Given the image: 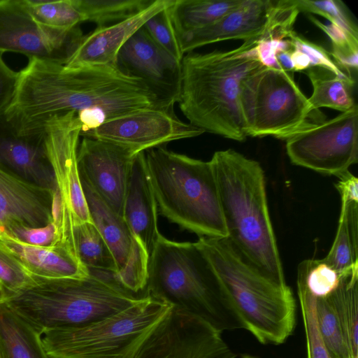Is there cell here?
Segmentation results:
<instances>
[{"mask_svg":"<svg viewBox=\"0 0 358 358\" xmlns=\"http://www.w3.org/2000/svg\"><path fill=\"white\" fill-rule=\"evenodd\" d=\"M19 73L15 96L6 111L22 121L73 113L82 125L80 136L138 110L166 108L143 80L115 65L67 67L29 59Z\"/></svg>","mask_w":358,"mask_h":358,"instance_id":"1","label":"cell"},{"mask_svg":"<svg viewBox=\"0 0 358 358\" xmlns=\"http://www.w3.org/2000/svg\"><path fill=\"white\" fill-rule=\"evenodd\" d=\"M209 162L227 238L262 275L278 286L287 287L270 219L262 166L232 149L215 152Z\"/></svg>","mask_w":358,"mask_h":358,"instance_id":"2","label":"cell"},{"mask_svg":"<svg viewBox=\"0 0 358 358\" xmlns=\"http://www.w3.org/2000/svg\"><path fill=\"white\" fill-rule=\"evenodd\" d=\"M145 292L221 333L245 329L196 243L174 241L160 234L149 259Z\"/></svg>","mask_w":358,"mask_h":358,"instance_id":"3","label":"cell"},{"mask_svg":"<svg viewBox=\"0 0 358 358\" xmlns=\"http://www.w3.org/2000/svg\"><path fill=\"white\" fill-rule=\"evenodd\" d=\"M179 108L189 123L203 130L242 141L247 137L240 107L242 81L264 66L237 48L183 57Z\"/></svg>","mask_w":358,"mask_h":358,"instance_id":"4","label":"cell"},{"mask_svg":"<svg viewBox=\"0 0 358 358\" xmlns=\"http://www.w3.org/2000/svg\"><path fill=\"white\" fill-rule=\"evenodd\" d=\"M83 279L40 278L5 302L41 335L82 327L123 310L147 295L124 288L111 272L89 269Z\"/></svg>","mask_w":358,"mask_h":358,"instance_id":"5","label":"cell"},{"mask_svg":"<svg viewBox=\"0 0 358 358\" xmlns=\"http://www.w3.org/2000/svg\"><path fill=\"white\" fill-rule=\"evenodd\" d=\"M249 331L262 344L280 345L292 334L296 303L289 286L262 275L227 238L200 237L195 242Z\"/></svg>","mask_w":358,"mask_h":358,"instance_id":"6","label":"cell"},{"mask_svg":"<svg viewBox=\"0 0 358 358\" xmlns=\"http://www.w3.org/2000/svg\"><path fill=\"white\" fill-rule=\"evenodd\" d=\"M144 154L160 214L200 237L227 238L210 162L162 146Z\"/></svg>","mask_w":358,"mask_h":358,"instance_id":"7","label":"cell"},{"mask_svg":"<svg viewBox=\"0 0 358 358\" xmlns=\"http://www.w3.org/2000/svg\"><path fill=\"white\" fill-rule=\"evenodd\" d=\"M171 306L146 295L135 304L96 322L44 333L50 358H133Z\"/></svg>","mask_w":358,"mask_h":358,"instance_id":"8","label":"cell"},{"mask_svg":"<svg viewBox=\"0 0 358 358\" xmlns=\"http://www.w3.org/2000/svg\"><path fill=\"white\" fill-rule=\"evenodd\" d=\"M240 107L247 136L287 138L316 122L293 72L262 66L241 83Z\"/></svg>","mask_w":358,"mask_h":358,"instance_id":"9","label":"cell"},{"mask_svg":"<svg viewBox=\"0 0 358 358\" xmlns=\"http://www.w3.org/2000/svg\"><path fill=\"white\" fill-rule=\"evenodd\" d=\"M291 162L336 177L358 162V107L311 124L286 139Z\"/></svg>","mask_w":358,"mask_h":358,"instance_id":"10","label":"cell"},{"mask_svg":"<svg viewBox=\"0 0 358 358\" xmlns=\"http://www.w3.org/2000/svg\"><path fill=\"white\" fill-rule=\"evenodd\" d=\"M84 36L79 26L58 29L38 22L23 0L0 1L1 53L17 52L65 65Z\"/></svg>","mask_w":358,"mask_h":358,"instance_id":"11","label":"cell"},{"mask_svg":"<svg viewBox=\"0 0 358 358\" xmlns=\"http://www.w3.org/2000/svg\"><path fill=\"white\" fill-rule=\"evenodd\" d=\"M57 115L22 121L0 114V167L36 185L57 191L48 156Z\"/></svg>","mask_w":358,"mask_h":358,"instance_id":"12","label":"cell"},{"mask_svg":"<svg viewBox=\"0 0 358 358\" xmlns=\"http://www.w3.org/2000/svg\"><path fill=\"white\" fill-rule=\"evenodd\" d=\"M221 332L205 321L171 307L133 358H236Z\"/></svg>","mask_w":358,"mask_h":358,"instance_id":"13","label":"cell"},{"mask_svg":"<svg viewBox=\"0 0 358 358\" xmlns=\"http://www.w3.org/2000/svg\"><path fill=\"white\" fill-rule=\"evenodd\" d=\"M204 131L181 121L173 109L148 108L109 120L81 135L124 147L137 155Z\"/></svg>","mask_w":358,"mask_h":358,"instance_id":"14","label":"cell"},{"mask_svg":"<svg viewBox=\"0 0 358 358\" xmlns=\"http://www.w3.org/2000/svg\"><path fill=\"white\" fill-rule=\"evenodd\" d=\"M81 184L92 222L110 248L115 261V274L129 291H145L150 257L122 217L113 211L82 178Z\"/></svg>","mask_w":358,"mask_h":358,"instance_id":"15","label":"cell"},{"mask_svg":"<svg viewBox=\"0 0 358 358\" xmlns=\"http://www.w3.org/2000/svg\"><path fill=\"white\" fill-rule=\"evenodd\" d=\"M82 125L73 113L58 115L48 146L57 191L62 201L59 217L73 226L92 222L77 162Z\"/></svg>","mask_w":358,"mask_h":358,"instance_id":"16","label":"cell"},{"mask_svg":"<svg viewBox=\"0 0 358 358\" xmlns=\"http://www.w3.org/2000/svg\"><path fill=\"white\" fill-rule=\"evenodd\" d=\"M115 66L124 73L143 80L165 108L173 109L178 102L181 62L155 43L143 27L121 48Z\"/></svg>","mask_w":358,"mask_h":358,"instance_id":"17","label":"cell"},{"mask_svg":"<svg viewBox=\"0 0 358 358\" xmlns=\"http://www.w3.org/2000/svg\"><path fill=\"white\" fill-rule=\"evenodd\" d=\"M137 155L118 145L88 137H83L78 147L80 178L121 217L132 165Z\"/></svg>","mask_w":358,"mask_h":358,"instance_id":"18","label":"cell"},{"mask_svg":"<svg viewBox=\"0 0 358 358\" xmlns=\"http://www.w3.org/2000/svg\"><path fill=\"white\" fill-rule=\"evenodd\" d=\"M56 192L0 167V230L13 224L43 227L54 222Z\"/></svg>","mask_w":358,"mask_h":358,"instance_id":"19","label":"cell"},{"mask_svg":"<svg viewBox=\"0 0 358 358\" xmlns=\"http://www.w3.org/2000/svg\"><path fill=\"white\" fill-rule=\"evenodd\" d=\"M173 0H155L150 6L119 22L96 27L84 36L76 50L65 64L67 67L115 65L123 45L156 13Z\"/></svg>","mask_w":358,"mask_h":358,"instance_id":"20","label":"cell"},{"mask_svg":"<svg viewBox=\"0 0 358 358\" xmlns=\"http://www.w3.org/2000/svg\"><path fill=\"white\" fill-rule=\"evenodd\" d=\"M272 0H243L241 3L215 22L185 33L178 38L184 54L201 46L232 39L243 41L259 34L266 25Z\"/></svg>","mask_w":358,"mask_h":358,"instance_id":"21","label":"cell"},{"mask_svg":"<svg viewBox=\"0 0 358 358\" xmlns=\"http://www.w3.org/2000/svg\"><path fill=\"white\" fill-rule=\"evenodd\" d=\"M122 217L150 257L161 234L157 204L147 172L144 152L134 161L124 201Z\"/></svg>","mask_w":358,"mask_h":358,"instance_id":"22","label":"cell"},{"mask_svg":"<svg viewBox=\"0 0 358 358\" xmlns=\"http://www.w3.org/2000/svg\"><path fill=\"white\" fill-rule=\"evenodd\" d=\"M0 239L28 272L36 278L48 280L83 279L89 275V269L66 244L57 243L48 247L32 246L4 234L0 235Z\"/></svg>","mask_w":358,"mask_h":358,"instance_id":"23","label":"cell"},{"mask_svg":"<svg viewBox=\"0 0 358 358\" xmlns=\"http://www.w3.org/2000/svg\"><path fill=\"white\" fill-rule=\"evenodd\" d=\"M341 201L336 236L323 259L341 273L358 271V201Z\"/></svg>","mask_w":358,"mask_h":358,"instance_id":"24","label":"cell"},{"mask_svg":"<svg viewBox=\"0 0 358 358\" xmlns=\"http://www.w3.org/2000/svg\"><path fill=\"white\" fill-rule=\"evenodd\" d=\"M242 1L243 0H173L168 10L178 38L182 34L215 22L238 7Z\"/></svg>","mask_w":358,"mask_h":358,"instance_id":"25","label":"cell"},{"mask_svg":"<svg viewBox=\"0 0 358 358\" xmlns=\"http://www.w3.org/2000/svg\"><path fill=\"white\" fill-rule=\"evenodd\" d=\"M0 334L8 358H50L41 334L6 303L0 304Z\"/></svg>","mask_w":358,"mask_h":358,"instance_id":"26","label":"cell"},{"mask_svg":"<svg viewBox=\"0 0 358 358\" xmlns=\"http://www.w3.org/2000/svg\"><path fill=\"white\" fill-rule=\"evenodd\" d=\"M303 72L313 87V93L308 99L313 110L329 108L343 113L356 104L352 94L354 80L342 78L318 66H311Z\"/></svg>","mask_w":358,"mask_h":358,"instance_id":"27","label":"cell"},{"mask_svg":"<svg viewBox=\"0 0 358 358\" xmlns=\"http://www.w3.org/2000/svg\"><path fill=\"white\" fill-rule=\"evenodd\" d=\"M348 341L352 358H358V271L343 274L329 294Z\"/></svg>","mask_w":358,"mask_h":358,"instance_id":"28","label":"cell"},{"mask_svg":"<svg viewBox=\"0 0 358 358\" xmlns=\"http://www.w3.org/2000/svg\"><path fill=\"white\" fill-rule=\"evenodd\" d=\"M73 237L76 254L87 268L115 274L116 264L111 250L92 222L74 226Z\"/></svg>","mask_w":358,"mask_h":358,"instance_id":"29","label":"cell"},{"mask_svg":"<svg viewBox=\"0 0 358 358\" xmlns=\"http://www.w3.org/2000/svg\"><path fill=\"white\" fill-rule=\"evenodd\" d=\"M83 22L96 27L127 19L150 6L155 0H73Z\"/></svg>","mask_w":358,"mask_h":358,"instance_id":"30","label":"cell"},{"mask_svg":"<svg viewBox=\"0 0 358 358\" xmlns=\"http://www.w3.org/2000/svg\"><path fill=\"white\" fill-rule=\"evenodd\" d=\"M314 298L317 327L330 354L333 358H352L345 333L329 294Z\"/></svg>","mask_w":358,"mask_h":358,"instance_id":"31","label":"cell"},{"mask_svg":"<svg viewBox=\"0 0 358 358\" xmlns=\"http://www.w3.org/2000/svg\"><path fill=\"white\" fill-rule=\"evenodd\" d=\"M27 10L38 22L54 29H68L83 22L73 0H23Z\"/></svg>","mask_w":358,"mask_h":358,"instance_id":"32","label":"cell"},{"mask_svg":"<svg viewBox=\"0 0 358 358\" xmlns=\"http://www.w3.org/2000/svg\"><path fill=\"white\" fill-rule=\"evenodd\" d=\"M40 278L32 275L0 239V285L7 299L36 285Z\"/></svg>","mask_w":358,"mask_h":358,"instance_id":"33","label":"cell"},{"mask_svg":"<svg viewBox=\"0 0 358 358\" xmlns=\"http://www.w3.org/2000/svg\"><path fill=\"white\" fill-rule=\"evenodd\" d=\"M296 284L305 331L307 358H333L317 327L315 298L301 282L296 280Z\"/></svg>","mask_w":358,"mask_h":358,"instance_id":"34","label":"cell"},{"mask_svg":"<svg viewBox=\"0 0 358 358\" xmlns=\"http://www.w3.org/2000/svg\"><path fill=\"white\" fill-rule=\"evenodd\" d=\"M299 12L317 14L327 18L343 29L349 36L358 41L357 25L348 13L345 5L340 0H294Z\"/></svg>","mask_w":358,"mask_h":358,"instance_id":"35","label":"cell"},{"mask_svg":"<svg viewBox=\"0 0 358 358\" xmlns=\"http://www.w3.org/2000/svg\"><path fill=\"white\" fill-rule=\"evenodd\" d=\"M168 7L150 17L144 24L143 28L155 43L175 59L181 62L184 55L180 50Z\"/></svg>","mask_w":358,"mask_h":358,"instance_id":"36","label":"cell"},{"mask_svg":"<svg viewBox=\"0 0 358 358\" xmlns=\"http://www.w3.org/2000/svg\"><path fill=\"white\" fill-rule=\"evenodd\" d=\"M4 234L22 243L32 245L48 247L58 241V229L55 222L43 227H29L13 224L0 230V235Z\"/></svg>","mask_w":358,"mask_h":358,"instance_id":"37","label":"cell"},{"mask_svg":"<svg viewBox=\"0 0 358 358\" xmlns=\"http://www.w3.org/2000/svg\"><path fill=\"white\" fill-rule=\"evenodd\" d=\"M289 39L295 50L303 52L308 57L310 67H322L342 78L354 80L352 76L344 71L337 65L330 52L322 46L308 41L297 34L294 31L291 34Z\"/></svg>","mask_w":358,"mask_h":358,"instance_id":"38","label":"cell"},{"mask_svg":"<svg viewBox=\"0 0 358 358\" xmlns=\"http://www.w3.org/2000/svg\"><path fill=\"white\" fill-rule=\"evenodd\" d=\"M0 52V114L12 103L16 94L20 73L11 69L3 61Z\"/></svg>","mask_w":358,"mask_h":358,"instance_id":"39","label":"cell"},{"mask_svg":"<svg viewBox=\"0 0 358 358\" xmlns=\"http://www.w3.org/2000/svg\"><path fill=\"white\" fill-rule=\"evenodd\" d=\"M337 65L352 76V71H357L358 68V47L350 45H332L329 52Z\"/></svg>","mask_w":358,"mask_h":358,"instance_id":"40","label":"cell"},{"mask_svg":"<svg viewBox=\"0 0 358 358\" xmlns=\"http://www.w3.org/2000/svg\"><path fill=\"white\" fill-rule=\"evenodd\" d=\"M309 20L330 38L332 45L345 46L350 45L358 47V41L352 39L343 29L334 24H326L311 15H308Z\"/></svg>","mask_w":358,"mask_h":358,"instance_id":"41","label":"cell"},{"mask_svg":"<svg viewBox=\"0 0 358 358\" xmlns=\"http://www.w3.org/2000/svg\"><path fill=\"white\" fill-rule=\"evenodd\" d=\"M292 62L294 71H304L310 67L308 57L303 52L294 48L292 52Z\"/></svg>","mask_w":358,"mask_h":358,"instance_id":"42","label":"cell"},{"mask_svg":"<svg viewBox=\"0 0 358 358\" xmlns=\"http://www.w3.org/2000/svg\"><path fill=\"white\" fill-rule=\"evenodd\" d=\"M293 49L279 52L276 55V59L280 68L285 71L294 72V66L292 62V52Z\"/></svg>","mask_w":358,"mask_h":358,"instance_id":"43","label":"cell"},{"mask_svg":"<svg viewBox=\"0 0 358 358\" xmlns=\"http://www.w3.org/2000/svg\"><path fill=\"white\" fill-rule=\"evenodd\" d=\"M0 358H8L3 338L0 334Z\"/></svg>","mask_w":358,"mask_h":358,"instance_id":"44","label":"cell"},{"mask_svg":"<svg viewBox=\"0 0 358 358\" xmlns=\"http://www.w3.org/2000/svg\"><path fill=\"white\" fill-rule=\"evenodd\" d=\"M7 300V295L4 289L0 285V304L3 303Z\"/></svg>","mask_w":358,"mask_h":358,"instance_id":"45","label":"cell"},{"mask_svg":"<svg viewBox=\"0 0 358 358\" xmlns=\"http://www.w3.org/2000/svg\"><path fill=\"white\" fill-rule=\"evenodd\" d=\"M241 358H260V357L252 355L243 354L241 355Z\"/></svg>","mask_w":358,"mask_h":358,"instance_id":"46","label":"cell"}]
</instances>
